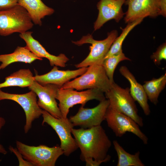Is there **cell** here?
<instances>
[{"instance_id": "obj_5", "label": "cell", "mask_w": 166, "mask_h": 166, "mask_svg": "<svg viewBox=\"0 0 166 166\" xmlns=\"http://www.w3.org/2000/svg\"><path fill=\"white\" fill-rule=\"evenodd\" d=\"M16 147L24 159L33 166H54L64 152L60 146L49 147L45 145L30 146L16 141Z\"/></svg>"}, {"instance_id": "obj_26", "label": "cell", "mask_w": 166, "mask_h": 166, "mask_svg": "<svg viewBox=\"0 0 166 166\" xmlns=\"http://www.w3.org/2000/svg\"><path fill=\"white\" fill-rule=\"evenodd\" d=\"M9 149L10 152H13L16 156L18 160L19 166H33L32 164L25 160L22 154L17 148L10 146Z\"/></svg>"}, {"instance_id": "obj_23", "label": "cell", "mask_w": 166, "mask_h": 166, "mask_svg": "<svg viewBox=\"0 0 166 166\" xmlns=\"http://www.w3.org/2000/svg\"><path fill=\"white\" fill-rule=\"evenodd\" d=\"M144 18H141L132 22L128 23L125 27H121L122 32L118 37H117L111 46L105 59L113 55L117 54L122 50V46L123 42L127 35L136 26L140 24Z\"/></svg>"}, {"instance_id": "obj_9", "label": "cell", "mask_w": 166, "mask_h": 166, "mask_svg": "<svg viewBox=\"0 0 166 166\" xmlns=\"http://www.w3.org/2000/svg\"><path fill=\"white\" fill-rule=\"evenodd\" d=\"M105 120L108 127L116 136L121 137L128 132L136 136L144 144L148 143V137L141 130L139 126L129 117L109 107L106 112Z\"/></svg>"}, {"instance_id": "obj_6", "label": "cell", "mask_w": 166, "mask_h": 166, "mask_svg": "<svg viewBox=\"0 0 166 166\" xmlns=\"http://www.w3.org/2000/svg\"><path fill=\"white\" fill-rule=\"evenodd\" d=\"M104 93L96 89L77 91L72 88L61 89L57 90L56 97L58 100V107L64 118H67L69 109L74 105L80 104L84 106L88 101L96 100L101 101L105 99Z\"/></svg>"}, {"instance_id": "obj_3", "label": "cell", "mask_w": 166, "mask_h": 166, "mask_svg": "<svg viewBox=\"0 0 166 166\" xmlns=\"http://www.w3.org/2000/svg\"><path fill=\"white\" fill-rule=\"evenodd\" d=\"M105 93V98L109 100L110 108L129 117L139 126H143V119L138 114L129 88H122L114 81L109 89Z\"/></svg>"}, {"instance_id": "obj_27", "label": "cell", "mask_w": 166, "mask_h": 166, "mask_svg": "<svg viewBox=\"0 0 166 166\" xmlns=\"http://www.w3.org/2000/svg\"><path fill=\"white\" fill-rule=\"evenodd\" d=\"M18 0H0V11L10 9L18 4Z\"/></svg>"}, {"instance_id": "obj_11", "label": "cell", "mask_w": 166, "mask_h": 166, "mask_svg": "<svg viewBox=\"0 0 166 166\" xmlns=\"http://www.w3.org/2000/svg\"><path fill=\"white\" fill-rule=\"evenodd\" d=\"M109 104V100L105 99L100 101L99 104L94 108H85L81 105L77 113L70 117L69 120L73 126H80L84 128L101 125L105 120Z\"/></svg>"}, {"instance_id": "obj_16", "label": "cell", "mask_w": 166, "mask_h": 166, "mask_svg": "<svg viewBox=\"0 0 166 166\" xmlns=\"http://www.w3.org/2000/svg\"><path fill=\"white\" fill-rule=\"evenodd\" d=\"M88 67L79 68L75 70H62L57 66H54L49 72L42 75L36 74L34 76L35 81L42 85L52 84L61 87L71 79L83 74Z\"/></svg>"}, {"instance_id": "obj_24", "label": "cell", "mask_w": 166, "mask_h": 166, "mask_svg": "<svg viewBox=\"0 0 166 166\" xmlns=\"http://www.w3.org/2000/svg\"><path fill=\"white\" fill-rule=\"evenodd\" d=\"M124 60L131 61V60L125 56L122 50L117 54L109 56L104 60L102 65L111 84L114 82L113 74L116 67L119 62Z\"/></svg>"}, {"instance_id": "obj_14", "label": "cell", "mask_w": 166, "mask_h": 166, "mask_svg": "<svg viewBox=\"0 0 166 166\" xmlns=\"http://www.w3.org/2000/svg\"><path fill=\"white\" fill-rule=\"evenodd\" d=\"M126 0H100L97 7L99 12L94 24V30L100 29L109 21L114 19L117 22L122 18L125 13L122 6Z\"/></svg>"}, {"instance_id": "obj_13", "label": "cell", "mask_w": 166, "mask_h": 166, "mask_svg": "<svg viewBox=\"0 0 166 166\" xmlns=\"http://www.w3.org/2000/svg\"><path fill=\"white\" fill-rule=\"evenodd\" d=\"M124 4L128 6L124 18L126 23L141 18H155L160 15L159 0H126Z\"/></svg>"}, {"instance_id": "obj_8", "label": "cell", "mask_w": 166, "mask_h": 166, "mask_svg": "<svg viewBox=\"0 0 166 166\" xmlns=\"http://www.w3.org/2000/svg\"><path fill=\"white\" fill-rule=\"evenodd\" d=\"M42 125L47 124L51 126L57 134L60 141V147L64 154L69 156L78 148L74 138L71 135V129L73 126L67 118H57L43 110Z\"/></svg>"}, {"instance_id": "obj_1", "label": "cell", "mask_w": 166, "mask_h": 166, "mask_svg": "<svg viewBox=\"0 0 166 166\" xmlns=\"http://www.w3.org/2000/svg\"><path fill=\"white\" fill-rule=\"evenodd\" d=\"M71 133L80 149L81 160L93 159L102 163L110 160L108 152L112 142L101 125L88 129L73 128Z\"/></svg>"}, {"instance_id": "obj_28", "label": "cell", "mask_w": 166, "mask_h": 166, "mask_svg": "<svg viewBox=\"0 0 166 166\" xmlns=\"http://www.w3.org/2000/svg\"><path fill=\"white\" fill-rule=\"evenodd\" d=\"M160 9V15L164 17L166 16V0H159Z\"/></svg>"}, {"instance_id": "obj_17", "label": "cell", "mask_w": 166, "mask_h": 166, "mask_svg": "<svg viewBox=\"0 0 166 166\" xmlns=\"http://www.w3.org/2000/svg\"><path fill=\"white\" fill-rule=\"evenodd\" d=\"M119 72L128 81L130 84V93L135 101L142 109L144 114L149 115L151 111L148 103V98L143 85L139 83L133 74L125 66L120 67Z\"/></svg>"}, {"instance_id": "obj_2", "label": "cell", "mask_w": 166, "mask_h": 166, "mask_svg": "<svg viewBox=\"0 0 166 166\" xmlns=\"http://www.w3.org/2000/svg\"><path fill=\"white\" fill-rule=\"evenodd\" d=\"M111 85L102 65L93 64L89 66L80 76L68 81L60 88L77 90L96 89L105 93L109 89Z\"/></svg>"}, {"instance_id": "obj_4", "label": "cell", "mask_w": 166, "mask_h": 166, "mask_svg": "<svg viewBox=\"0 0 166 166\" xmlns=\"http://www.w3.org/2000/svg\"><path fill=\"white\" fill-rule=\"evenodd\" d=\"M34 24L26 10L18 4L8 9L0 11V36L24 33L32 29Z\"/></svg>"}, {"instance_id": "obj_20", "label": "cell", "mask_w": 166, "mask_h": 166, "mask_svg": "<svg viewBox=\"0 0 166 166\" xmlns=\"http://www.w3.org/2000/svg\"><path fill=\"white\" fill-rule=\"evenodd\" d=\"M34 80V76L30 69H21L6 77L5 81L0 83V89L12 86L29 87Z\"/></svg>"}, {"instance_id": "obj_10", "label": "cell", "mask_w": 166, "mask_h": 166, "mask_svg": "<svg viewBox=\"0 0 166 166\" xmlns=\"http://www.w3.org/2000/svg\"><path fill=\"white\" fill-rule=\"evenodd\" d=\"M37 97L35 93L32 90L24 94H17L5 93L0 89V101H14L19 104L24 111L26 123L24 129L25 133L31 128L33 122L42 115L43 110L38 104Z\"/></svg>"}, {"instance_id": "obj_12", "label": "cell", "mask_w": 166, "mask_h": 166, "mask_svg": "<svg viewBox=\"0 0 166 166\" xmlns=\"http://www.w3.org/2000/svg\"><path fill=\"white\" fill-rule=\"evenodd\" d=\"M60 88L52 84L42 85L35 80L28 87L38 97L37 103L39 106L57 118H63L56 98L57 90Z\"/></svg>"}, {"instance_id": "obj_19", "label": "cell", "mask_w": 166, "mask_h": 166, "mask_svg": "<svg viewBox=\"0 0 166 166\" xmlns=\"http://www.w3.org/2000/svg\"><path fill=\"white\" fill-rule=\"evenodd\" d=\"M42 60L32 52L26 46H18L11 53L0 55V69H5L10 64L15 62H22L31 64L35 61Z\"/></svg>"}, {"instance_id": "obj_29", "label": "cell", "mask_w": 166, "mask_h": 166, "mask_svg": "<svg viewBox=\"0 0 166 166\" xmlns=\"http://www.w3.org/2000/svg\"><path fill=\"white\" fill-rule=\"evenodd\" d=\"M6 123L5 119L3 117H0V131L5 125ZM7 153V151L3 146L0 143V153L5 155Z\"/></svg>"}, {"instance_id": "obj_22", "label": "cell", "mask_w": 166, "mask_h": 166, "mask_svg": "<svg viewBox=\"0 0 166 166\" xmlns=\"http://www.w3.org/2000/svg\"><path fill=\"white\" fill-rule=\"evenodd\" d=\"M113 144L118 156L117 166H145L140 158L139 151L131 154L127 152L117 140H113Z\"/></svg>"}, {"instance_id": "obj_21", "label": "cell", "mask_w": 166, "mask_h": 166, "mask_svg": "<svg viewBox=\"0 0 166 166\" xmlns=\"http://www.w3.org/2000/svg\"><path fill=\"white\" fill-rule=\"evenodd\" d=\"M166 84V73L157 78L144 82L143 86L148 98L154 105L158 103V98Z\"/></svg>"}, {"instance_id": "obj_15", "label": "cell", "mask_w": 166, "mask_h": 166, "mask_svg": "<svg viewBox=\"0 0 166 166\" xmlns=\"http://www.w3.org/2000/svg\"><path fill=\"white\" fill-rule=\"evenodd\" d=\"M32 33V32L28 31L20 34V37L26 44V46L39 58L47 59L51 66L65 67L66 63L69 60V58L64 53L55 56L49 53L38 41L33 37Z\"/></svg>"}, {"instance_id": "obj_18", "label": "cell", "mask_w": 166, "mask_h": 166, "mask_svg": "<svg viewBox=\"0 0 166 166\" xmlns=\"http://www.w3.org/2000/svg\"><path fill=\"white\" fill-rule=\"evenodd\" d=\"M18 3L26 10L34 24L40 26L42 19L54 12L53 9L45 5L41 0H18Z\"/></svg>"}, {"instance_id": "obj_7", "label": "cell", "mask_w": 166, "mask_h": 166, "mask_svg": "<svg viewBox=\"0 0 166 166\" xmlns=\"http://www.w3.org/2000/svg\"><path fill=\"white\" fill-rule=\"evenodd\" d=\"M118 35L116 30H113L108 34L106 38L102 40H96L89 34L83 36L79 40L72 41L78 46L85 43H89L90 52L88 56L81 62L75 65L78 68L88 67L93 64L102 65L105 57L111 46Z\"/></svg>"}, {"instance_id": "obj_25", "label": "cell", "mask_w": 166, "mask_h": 166, "mask_svg": "<svg viewBox=\"0 0 166 166\" xmlns=\"http://www.w3.org/2000/svg\"><path fill=\"white\" fill-rule=\"evenodd\" d=\"M154 63L159 65L161 61L163 60L166 59V43H164L160 45L156 51L151 57Z\"/></svg>"}]
</instances>
